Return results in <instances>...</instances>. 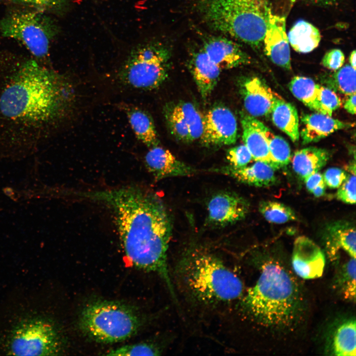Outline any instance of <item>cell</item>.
<instances>
[{"label":"cell","mask_w":356,"mask_h":356,"mask_svg":"<svg viewBox=\"0 0 356 356\" xmlns=\"http://www.w3.org/2000/svg\"><path fill=\"white\" fill-rule=\"evenodd\" d=\"M175 276L188 299L202 306L229 303L244 294L240 278L220 258L202 248H190L184 253Z\"/></svg>","instance_id":"cell-4"},{"label":"cell","mask_w":356,"mask_h":356,"mask_svg":"<svg viewBox=\"0 0 356 356\" xmlns=\"http://www.w3.org/2000/svg\"><path fill=\"white\" fill-rule=\"evenodd\" d=\"M326 186L325 184L320 185L312 190L311 193L316 197H321L325 193Z\"/></svg>","instance_id":"cell-43"},{"label":"cell","mask_w":356,"mask_h":356,"mask_svg":"<svg viewBox=\"0 0 356 356\" xmlns=\"http://www.w3.org/2000/svg\"><path fill=\"white\" fill-rule=\"evenodd\" d=\"M310 2L316 5L330 6L336 5L340 0H309Z\"/></svg>","instance_id":"cell-42"},{"label":"cell","mask_w":356,"mask_h":356,"mask_svg":"<svg viewBox=\"0 0 356 356\" xmlns=\"http://www.w3.org/2000/svg\"><path fill=\"white\" fill-rule=\"evenodd\" d=\"M326 185L330 188H338L348 177V173L337 167L328 168L322 174Z\"/></svg>","instance_id":"cell-38"},{"label":"cell","mask_w":356,"mask_h":356,"mask_svg":"<svg viewBox=\"0 0 356 356\" xmlns=\"http://www.w3.org/2000/svg\"><path fill=\"white\" fill-rule=\"evenodd\" d=\"M237 131V121L231 110L223 106H217L204 116L200 139L207 146L231 145L236 141Z\"/></svg>","instance_id":"cell-11"},{"label":"cell","mask_w":356,"mask_h":356,"mask_svg":"<svg viewBox=\"0 0 356 356\" xmlns=\"http://www.w3.org/2000/svg\"><path fill=\"white\" fill-rule=\"evenodd\" d=\"M274 124L296 142L299 139V121L295 107L282 98L279 99L271 111Z\"/></svg>","instance_id":"cell-27"},{"label":"cell","mask_w":356,"mask_h":356,"mask_svg":"<svg viewBox=\"0 0 356 356\" xmlns=\"http://www.w3.org/2000/svg\"><path fill=\"white\" fill-rule=\"evenodd\" d=\"M259 127L267 140L273 168L276 170L287 166L291 159L288 142L282 137L273 134L260 121Z\"/></svg>","instance_id":"cell-29"},{"label":"cell","mask_w":356,"mask_h":356,"mask_svg":"<svg viewBox=\"0 0 356 356\" xmlns=\"http://www.w3.org/2000/svg\"><path fill=\"white\" fill-rule=\"evenodd\" d=\"M345 61V55L339 49H332L327 51L321 61L322 65L325 68L336 71L342 67Z\"/></svg>","instance_id":"cell-39"},{"label":"cell","mask_w":356,"mask_h":356,"mask_svg":"<svg viewBox=\"0 0 356 356\" xmlns=\"http://www.w3.org/2000/svg\"><path fill=\"white\" fill-rule=\"evenodd\" d=\"M344 108L349 113L355 115L356 113V93L349 95V98L346 100Z\"/></svg>","instance_id":"cell-41"},{"label":"cell","mask_w":356,"mask_h":356,"mask_svg":"<svg viewBox=\"0 0 356 356\" xmlns=\"http://www.w3.org/2000/svg\"><path fill=\"white\" fill-rule=\"evenodd\" d=\"M248 201L231 191L213 195L207 204V221L210 225L222 227L243 220L249 211Z\"/></svg>","instance_id":"cell-12"},{"label":"cell","mask_w":356,"mask_h":356,"mask_svg":"<svg viewBox=\"0 0 356 356\" xmlns=\"http://www.w3.org/2000/svg\"><path fill=\"white\" fill-rule=\"evenodd\" d=\"M337 70L323 78L326 87L348 95L356 93V69L346 65Z\"/></svg>","instance_id":"cell-30"},{"label":"cell","mask_w":356,"mask_h":356,"mask_svg":"<svg viewBox=\"0 0 356 356\" xmlns=\"http://www.w3.org/2000/svg\"><path fill=\"white\" fill-rule=\"evenodd\" d=\"M144 160L146 169L156 180L169 177L190 176L197 172L169 150L158 145L150 148Z\"/></svg>","instance_id":"cell-16"},{"label":"cell","mask_w":356,"mask_h":356,"mask_svg":"<svg viewBox=\"0 0 356 356\" xmlns=\"http://www.w3.org/2000/svg\"><path fill=\"white\" fill-rule=\"evenodd\" d=\"M210 28L253 47L263 44L270 8L268 0H194Z\"/></svg>","instance_id":"cell-5"},{"label":"cell","mask_w":356,"mask_h":356,"mask_svg":"<svg viewBox=\"0 0 356 356\" xmlns=\"http://www.w3.org/2000/svg\"><path fill=\"white\" fill-rule=\"evenodd\" d=\"M318 100L321 113L332 116L333 112L341 105L340 98L334 91L323 86H319Z\"/></svg>","instance_id":"cell-34"},{"label":"cell","mask_w":356,"mask_h":356,"mask_svg":"<svg viewBox=\"0 0 356 356\" xmlns=\"http://www.w3.org/2000/svg\"><path fill=\"white\" fill-rule=\"evenodd\" d=\"M201 48L221 70L250 62L249 56L237 43L223 37L209 38L203 43Z\"/></svg>","instance_id":"cell-17"},{"label":"cell","mask_w":356,"mask_h":356,"mask_svg":"<svg viewBox=\"0 0 356 356\" xmlns=\"http://www.w3.org/2000/svg\"><path fill=\"white\" fill-rule=\"evenodd\" d=\"M8 352L16 356H53L61 351L63 343L55 325L43 318L27 319L12 329Z\"/></svg>","instance_id":"cell-9"},{"label":"cell","mask_w":356,"mask_h":356,"mask_svg":"<svg viewBox=\"0 0 356 356\" xmlns=\"http://www.w3.org/2000/svg\"><path fill=\"white\" fill-rule=\"evenodd\" d=\"M113 210L123 250L134 267L158 274L177 299L167 264L172 234L170 216L155 194L134 186L76 193Z\"/></svg>","instance_id":"cell-2"},{"label":"cell","mask_w":356,"mask_h":356,"mask_svg":"<svg viewBox=\"0 0 356 356\" xmlns=\"http://www.w3.org/2000/svg\"><path fill=\"white\" fill-rule=\"evenodd\" d=\"M356 324L355 318L342 321L334 329L329 343L330 352L339 356L356 355Z\"/></svg>","instance_id":"cell-26"},{"label":"cell","mask_w":356,"mask_h":356,"mask_svg":"<svg viewBox=\"0 0 356 356\" xmlns=\"http://www.w3.org/2000/svg\"><path fill=\"white\" fill-rule=\"evenodd\" d=\"M275 170L269 164L257 161L250 166L237 168L229 165L211 168L208 171L224 175L246 184L262 187L273 185L276 182Z\"/></svg>","instance_id":"cell-18"},{"label":"cell","mask_w":356,"mask_h":356,"mask_svg":"<svg viewBox=\"0 0 356 356\" xmlns=\"http://www.w3.org/2000/svg\"><path fill=\"white\" fill-rule=\"evenodd\" d=\"M325 262L324 253L311 239L301 236L295 239L291 262L293 269L298 276L305 279L320 277Z\"/></svg>","instance_id":"cell-13"},{"label":"cell","mask_w":356,"mask_h":356,"mask_svg":"<svg viewBox=\"0 0 356 356\" xmlns=\"http://www.w3.org/2000/svg\"><path fill=\"white\" fill-rule=\"evenodd\" d=\"M169 54L158 43L140 45L130 53L120 74L127 85L151 89L160 86L168 76Z\"/></svg>","instance_id":"cell-8"},{"label":"cell","mask_w":356,"mask_h":356,"mask_svg":"<svg viewBox=\"0 0 356 356\" xmlns=\"http://www.w3.org/2000/svg\"><path fill=\"white\" fill-rule=\"evenodd\" d=\"M254 286L239 299V309L247 318L262 326L286 328L301 316L302 294L293 275L278 262H265Z\"/></svg>","instance_id":"cell-3"},{"label":"cell","mask_w":356,"mask_h":356,"mask_svg":"<svg viewBox=\"0 0 356 356\" xmlns=\"http://www.w3.org/2000/svg\"><path fill=\"white\" fill-rule=\"evenodd\" d=\"M259 121L251 115L242 116L241 123L244 144L250 151L253 160L263 161L273 167L268 145L260 130Z\"/></svg>","instance_id":"cell-22"},{"label":"cell","mask_w":356,"mask_h":356,"mask_svg":"<svg viewBox=\"0 0 356 356\" xmlns=\"http://www.w3.org/2000/svg\"><path fill=\"white\" fill-rule=\"evenodd\" d=\"M191 71L202 97L209 96L215 88L221 69L213 62L201 47L192 56Z\"/></svg>","instance_id":"cell-20"},{"label":"cell","mask_w":356,"mask_h":356,"mask_svg":"<svg viewBox=\"0 0 356 356\" xmlns=\"http://www.w3.org/2000/svg\"><path fill=\"white\" fill-rule=\"evenodd\" d=\"M142 324L141 317L130 306L105 300L88 303L79 320V328L85 335L104 343L120 342L131 338Z\"/></svg>","instance_id":"cell-6"},{"label":"cell","mask_w":356,"mask_h":356,"mask_svg":"<svg viewBox=\"0 0 356 356\" xmlns=\"http://www.w3.org/2000/svg\"><path fill=\"white\" fill-rule=\"evenodd\" d=\"M304 181L307 190L310 192L318 186L325 184L322 174L319 171L309 176Z\"/></svg>","instance_id":"cell-40"},{"label":"cell","mask_w":356,"mask_h":356,"mask_svg":"<svg viewBox=\"0 0 356 356\" xmlns=\"http://www.w3.org/2000/svg\"><path fill=\"white\" fill-rule=\"evenodd\" d=\"M319 86L309 78L295 76L290 82L289 89L293 95L306 106L321 113L318 100Z\"/></svg>","instance_id":"cell-28"},{"label":"cell","mask_w":356,"mask_h":356,"mask_svg":"<svg viewBox=\"0 0 356 356\" xmlns=\"http://www.w3.org/2000/svg\"><path fill=\"white\" fill-rule=\"evenodd\" d=\"M289 43L297 52L306 53L316 48L321 40L319 30L310 22L303 20L296 22L289 30Z\"/></svg>","instance_id":"cell-25"},{"label":"cell","mask_w":356,"mask_h":356,"mask_svg":"<svg viewBox=\"0 0 356 356\" xmlns=\"http://www.w3.org/2000/svg\"><path fill=\"white\" fill-rule=\"evenodd\" d=\"M125 111L136 137L149 147L158 145V138L152 118L137 107L126 106Z\"/></svg>","instance_id":"cell-24"},{"label":"cell","mask_w":356,"mask_h":356,"mask_svg":"<svg viewBox=\"0 0 356 356\" xmlns=\"http://www.w3.org/2000/svg\"><path fill=\"white\" fill-rule=\"evenodd\" d=\"M266 55L276 65L291 68L290 50L286 32V17L274 14L269 9L263 41Z\"/></svg>","instance_id":"cell-14"},{"label":"cell","mask_w":356,"mask_h":356,"mask_svg":"<svg viewBox=\"0 0 356 356\" xmlns=\"http://www.w3.org/2000/svg\"><path fill=\"white\" fill-rule=\"evenodd\" d=\"M258 208L264 218L271 223L282 224L297 220L294 210L281 202L263 201L260 203Z\"/></svg>","instance_id":"cell-31"},{"label":"cell","mask_w":356,"mask_h":356,"mask_svg":"<svg viewBox=\"0 0 356 356\" xmlns=\"http://www.w3.org/2000/svg\"><path fill=\"white\" fill-rule=\"evenodd\" d=\"M164 116L170 131L178 140L191 142L200 138L204 116L192 103H170L165 107Z\"/></svg>","instance_id":"cell-10"},{"label":"cell","mask_w":356,"mask_h":356,"mask_svg":"<svg viewBox=\"0 0 356 356\" xmlns=\"http://www.w3.org/2000/svg\"><path fill=\"white\" fill-rule=\"evenodd\" d=\"M336 288L347 300H356V258H352L341 267L335 283Z\"/></svg>","instance_id":"cell-32"},{"label":"cell","mask_w":356,"mask_h":356,"mask_svg":"<svg viewBox=\"0 0 356 356\" xmlns=\"http://www.w3.org/2000/svg\"><path fill=\"white\" fill-rule=\"evenodd\" d=\"M326 246L330 254L335 255L342 249L356 258V228L352 222L339 221L329 223L325 229Z\"/></svg>","instance_id":"cell-21"},{"label":"cell","mask_w":356,"mask_h":356,"mask_svg":"<svg viewBox=\"0 0 356 356\" xmlns=\"http://www.w3.org/2000/svg\"><path fill=\"white\" fill-rule=\"evenodd\" d=\"M337 198L341 201L349 204L356 202V173L351 172L342 184L338 188Z\"/></svg>","instance_id":"cell-37"},{"label":"cell","mask_w":356,"mask_h":356,"mask_svg":"<svg viewBox=\"0 0 356 356\" xmlns=\"http://www.w3.org/2000/svg\"><path fill=\"white\" fill-rule=\"evenodd\" d=\"M58 32L54 21L40 10L13 11L0 19L1 35L20 42L39 59L47 56Z\"/></svg>","instance_id":"cell-7"},{"label":"cell","mask_w":356,"mask_h":356,"mask_svg":"<svg viewBox=\"0 0 356 356\" xmlns=\"http://www.w3.org/2000/svg\"><path fill=\"white\" fill-rule=\"evenodd\" d=\"M162 352V348L152 343H140L128 345L112 350L107 356H158Z\"/></svg>","instance_id":"cell-33"},{"label":"cell","mask_w":356,"mask_h":356,"mask_svg":"<svg viewBox=\"0 0 356 356\" xmlns=\"http://www.w3.org/2000/svg\"><path fill=\"white\" fill-rule=\"evenodd\" d=\"M226 157L229 165L237 168L247 166L253 160L250 151L244 144L229 149L226 152Z\"/></svg>","instance_id":"cell-36"},{"label":"cell","mask_w":356,"mask_h":356,"mask_svg":"<svg viewBox=\"0 0 356 356\" xmlns=\"http://www.w3.org/2000/svg\"><path fill=\"white\" fill-rule=\"evenodd\" d=\"M244 107L253 117L267 115L281 98L261 79L252 77L244 80L240 85Z\"/></svg>","instance_id":"cell-15"},{"label":"cell","mask_w":356,"mask_h":356,"mask_svg":"<svg viewBox=\"0 0 356 356\" xmlns=\"http://www.w3.org/2000/svg\"><path fill=\"white\" fill-rule=\"evenodd\" d=\"M300 134L304 144L317 142L339 130L350 128L353 123L345 122L327 115L316 112L303 114Z\"/></svg>","instance_id":"cell-19"},{"label":"cell","mask_w":356,"mask_h":356,"mask_svg":"<svg viewBox=\"0 0 356 356\" xmlns=\"http://www.w3.org/2000/svg\"><path fill=\"white\" fill-rule=\"evenodd\" d=\"M356 51L354 50L351 53L349 57L350 65L355 69L356 67Z\"/></svg>","instance_id":"cell-44"},{"label":"cell","mask_w":356,"mask_h":356,"mask_svg":"<svg viewBox=\"0 0 356 356\" xmlns=\"http://www.w3.org/2000/svg\"><path fill=\"white\" fill-rule=\"evenodd\" d=\"M71 100L63 77L36 60L0 69V158L26 156L43 144Z\"/></svg>","instance_id":"cell-1"},{"label":"cell","mask_w":356,"mask_h":356,"mask_svg":"<svg viewBox=\"0 0 356 356\" xmlns=\"http://www.w3.org/2000/svg\"><path fill=\"white\" fill-rule=\"evenodd\" d=\"M34 7L42 11L60 12L67 7L70 0H4Z\"/></svg>","instance_id":"cell-35"},{"label":"cell","mask_w":356,"mask_h":356,"mask_svg":"<svg viewBox=\"0 0 356 356\" xmlns=\"http://www.w3.org/2000/svg\"><path fill=\"white\" fill-rule=\"evenodd\" d=\"M330 154L325 149L309 147L296 151L292 160V168L303 180L318 172L330 159Z\"/></svg>","instance_id":"cell-23"}]
</instances>
